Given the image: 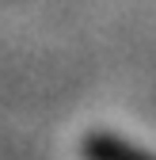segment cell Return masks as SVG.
I'll list each match as a JSON object with an SVG mask.
<instances>
[{
	"mask_svg": "<svg viewBox=\"0 0 156 160\" xmlns=\"http://www.w3.org/2000/svg\"><path fill=\"white\" fill-rule=\"evenodd\" d=\"M84 160H156V156H149L145 149L129 145L114 133H91L84 141Z\"/></svg>",
	"mask_w": 156,
	"mask_h": 160,
	"instance_id": "obj_1",
	"label": "cell"
}]
</instances>
